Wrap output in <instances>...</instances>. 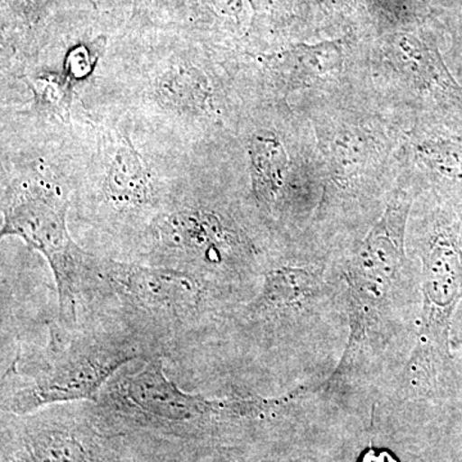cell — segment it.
<instances>
[{"label": "cell", "mask_w": 462, "mask_h": 462, "mask_svg": "<svg viewBox=\"0 0 462 462\" xmlns=\"http://www.w3.org/2000/svg\"><path fill=\"white\" fill-rule=\"evenodd\" d=\"M258 236L236 209L194 200L158 216L138 263L197 276L234 311L256 294L273 252Z\"/></svg>", "instance_id": "obj_6"}, {"label": "cell", "mask_w": 462, "mask_h": 462, "mask_svg": "<svg viewBox=\"0 0 462 462\" xmlns=\"http://www.w3.org/2000/svg\"><path fill=\"white\" fill-rule=\"evenodd\" d=\"M69 209V196L56 182H14L2 199V236H17L45 257L56 282L57 319L75 327L76 293L90 252L72 239L67 226Z\"/></svg>", "instance_id": "obj_8"}, {"label": "cell", "mask_w": 462, "mask_h": 462, "mask_svg": "<svg viewBox=\"0 0 462 462\" xmlns=\"http://www.w3.org/2000/svg\"><path fill=\"white\" fill-rule=\"evenodd\" d=\"M94 402L129 438L138 455L184 456L248 439L284 412V398L208 394L167 376L162 358L136 361L116 373Z\"/></svg>", "instance_id": "obj_2"}, {"label": "cell", "mask_w": 462, "mask_h": 462, "mask_svg": "<svg viewBox=\"0 0 462 462\" xmlns=\"http://www.w3.org/2000/svg\"><path fill=\"white\" fill-rule=\"evenodd\" d=\"M142 462H184L178 458L167 457L162 455H144L141 456Z\"/></svg>", "instance_id": "obj_16"}, {"label": "cell", "mask_w": 462, "mask_h": 462, "mask_svg": "<svg viewBox=\"0 0 462 462\" xmlns=\"http://www.w3.org/2000/svg\"><path fill=\"white\" fill-rule=\"evenodd\" d=\"M452 354H454L456 369L462 374V333L452 337Z\"/></svg>", "instance_id": "obj_15"}, {"label": "cell", "mask_w": 462, "mask_h": 462, "mask_svg": "<svg viewBox=\"0 0 462 462\" xmlns=\"http://www.w3.org/2000/svg\"><path fill=\"white\" fill-rule=\"evenodd\" d=\"M157 94L167 107L200 112L209 98L207 79L197 69H171L158 80Z\"/></svg>", "instance_id": "obj_11"}, {"label": "cell", "mask_w": 462, "mask_h": 462, "mask_svg": "<svg viewBox=\"0 0 462 462\" xmlns=\"http://www.w3.org/2000/svg\"><path fill=\"white\" fill-rule=\"evenodd\" d=\"M47 325V342L18 346L3 372L2 412L25 415L51 404L94 402L126 365L157 358L141 339L102 321L69 327L54 319Z\"/></svg>", "instance_id": "obj_5"}, {"label": "cell", "mask_w": 462, "mask_h": 462, "mask_svg": "<svg viewBox=\"0 0 462 462\" xmlns=\"http://www.w3.org/2000/svg\"><path fill=\"white\" fill-rule=\"evenodd\" d=\"M416 152L419 160L442 180L462 185V143L447 138L424 139Z\"/></svg>", "instance_id": "obj_13"}, {"label": "cell", "mask_w": 462, "mask_h": 462, "mask_svg": "<svg viewBox=\"0 0 462 462\" xmlns=\"http://www.w3.org/2000/svg\"><path fill=\"white\" fill-rule=\"evenodd\" d=\"M355 462H402L393 449L385 446L369 445L361 449L360 454L356 456Z\"/></svg>", "instance_id": "obj_14"}, {"label": "cell", "mask_w": 462, "mask_h": 462, "mask_svg": "<svg viewBox=\"0 0 462 462\" xmlns=\"http://www.w3.org/2000/svg\"><path fill=\"white\" fill-rule=\"evenodd\" d=\"M252 194L264 220L281 221L289 184L287 149L272 130H258L249 139Z\"/></svg>", "instance_id": "obj_10"}, {"label": "cell", "mask_w": 462, "mask_h": 462, "mask_svg": "<svg viewBox=\"0 0 462 462\" xmlns=\"http://www.w3.org/2000/svg\"><path fill=\"white\" fill-rule=\"evenodd\" d=\"M412 199L397 190L366 236L337 260L345 284L348 336L324 379L331 403L374 400L411 354L421 310L420 273L407 257Z\"/></svg>", "instance_id": "obj_1"}, {"label": "cell", "mask_w": 462, "mask_h": 462, "mask_svg": "<svg viewBox=\"0 0 462 462\" xmlns=\"http://www.w3.org/2000/svg\"><path fill=\"white\" fill-rule=\"evenodd\" d=\"M0 462H142L93 401L0 415Z\"/></svg>", "instance_id": "obj_7"}, {"label": "cell", "mask_w": 462, "mask_h": 462, "mask_svg": "<svg viewBox=\"0 0 462 462\" xmlns=\"http://www.w3.org/2000/svg\"><path fill=\"white\" fill-rule=\"evenodd\" d=\"M185 462H338L315 442V428L275 431L230 445L199 449Z\"/></svg>", "instance_id": "obj_9"}, {"label": "cell", "mask_w": 462, "mask_h": 462, "mask_svg": "<svg viewBox=\"0 0 462 462\" xmlns=\"http://www.w3.org/2000/svg\"><path fill=\"white\" fill-rule=\"evenodd\" d=\"M279 69L282 74L298 76L302 79H325L336 75L342 66V54L334 45H320V47L302 48L291 51L279 60Z\"/></svg>", "instance_id": "obj_12"}, {"label": "cell", "mask_w": 462, "mask_h": 462, "mask_svg": "<svg viewBox=\"0 0 462 462\" xmlns=\"http://www.w3.org/2000/svg\"><path fill=\"white\" fill-rule=\"evenodd\" d=\"M413 248L420 261V319L411 354L379 393L392 407L448 401L460 391L451 330L462 300L461 216L452 208L431 212L413 227Z\"/></svg>", "instance_id": "obj_4"}, {"label": "cell", "mask_w": 462, "mask_h": 462, "mask_svg": "<svg viewBox=\"0 0 462 462\" xmlns=\"http://www.w3.org/2000/svg\"><path fill=\"white\" fill-rule=\"evenodd\" d=\"M231 314L191 273L91 254L76 296L78 321L98 320L133 334L171 366Z\"/></svg>", "instance_id": "obj_3"}]
</instances>
